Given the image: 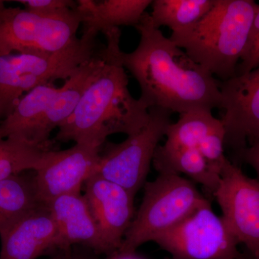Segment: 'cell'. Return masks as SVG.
Returning a JSON list of instances; mask_svg holds the SVG:
<instances>
[{
	"instance_id": "obj_21",
	"label": "cell",
	"mask_w": 259,
	"mask_h": 259,
	"mask_svg": "<svg viewBox=\"0 0 259 259\" xmlns=\"http://www.w3.org/2000/svg\"><path fill=\"white\" fill-rule=\"evenodd\" d=\"M214 3V0H152L150 17L155 28L165 26L176 31L198 21Z\"/></svg>"
},
{
	"instance_id": "obj_13",
	"label": "cell",
	"mask_w": 259,
	"mask_h": 259,
	"mask_svg": "<svg viewBox=\"0 0 259 259\" xmlns=\"http://www.w3.org/2000/svg\"><path fill=\"white\" fill-rule=\"evenodd\" d=\"M58 229L56 248L66 252L81 244L97 253L110 255L88 201L81 192L59 196L46 204Z\"/></svg>"
},
{
	"instance_id": "obj_19",
	"label": "cell",
	"mask_w": 259,
	"mask_h": 259,
	"mask_svg": "<svg viewBox=\"0 0 259 259\" xmlns=\"http://www.w3.org/2000/svg\"><path fill=\"white\" fill-rule=\"evenodd\" d=\"M40 204L34 176L23 172L0 181V236Z\"/></svg>"
},
{
	"instance_id": "obj_8",
	"label": "cell",
	"mask_w": 259,
	"mask_h": 259,
	"mask_svg": "<svg viewBox=\"0 0 259 259\" xmlns=\"http://www.w3.org/2000/svg\"><path fill=\"white\" fill-rule=\"evenodd\" d=\"M175 259H243L238 243L209 200L153 241Z\"/></svg>"
},
{
	"instance_id": "obj_27",
	"label": "cell",
	"mask_w": 259,
	"mask_h": 259,
	"mask_svg": "<svg viewBox=\"0 0 259 259\" xmlns=\"http://www.w3.org/2000/svg\"><path fill=\"white\" fill-rule=\"evenodd\" d=\"M64 259H91L79 253H74L71 249L64 252Z\"/></svg>"
},
{
	"instance_id": "obj_2",
	"label": "cell",
	"mask_w": 259,
	"mask_h": 259,
	"mask_svg": "<svg viewBox=\"0 0 259 259\" xmlns=\"http://www.w3.org/2000/svg\"><path fill=\"white\" fill-rule=\"evenodd\" d=\"M103 63L72 115L59 127L55 140L102 146L115 134H134L147 123L148 109L130 93L122 64L120 28L104 32Z\"/></svg>"
},
{
	"instance_id": "obj_30",
	"label": "cell",
	"mask_w": 259,
	"mask_h": 259,
	"mask_svg": "<svg viewBox=\"0 0 259 259\" xmlns=\"http://www.w3.org/2000/svg\"><path fill=\"white\" fill-rule=\"evenodd\" d=\"M243 259H244V258H243ZM248 259H253V258H252L250 256V258H248Z\"/></svg>"
},
{
	"instance_id": "obj_6",
	"label": "cell",
	"mask_w": 259,
	"mask_h": 259,
	"mask_svg": "<svg viewBox=\"0 0 259 259\" xmlns=\"http://www.w3.org/2000/svg\"><path fill=\"white\" fill-rule=\"evenodd\" d=\"M148 112L144 127L122 142L107 144L97 168V174L122 186L134 197L144 187L159 141L171 123L169 110L151 107Z\"/></svg>"
},
{
	"instance_id": "obj_29",
	"label": "cell",
	"mask_w": 259,
	"mask_h": 259,
	"mask_svg": "<svg viewBox=\"0 0 259 259\" xmlns=\"http://www.w3.org/2000/svg\"><path fill=\"white\" fill-rule=\"evenodd\" d=\"M166 259H175V258H172V257H171V258H167Z\"/></svg>"
},
{
	"instance_id": "obj_12",
	"label": "cell",
	"mask_w": 259,
	"mask_h": 259,
	"mask_svg": "<svg viewBox=\"0 0 259 259\" xmlns=\"http://www.w3.org/2000/svg\"><path fill=\"white\" fill-rule=\"evenodd\" d=\"M84 186L83 195L110 255L113 254L120 249L136 214L135 197L122 186L97 173Z\"/></svg>"
},
{
	"instance_id": "obj_25",
	"label": "cell",
	"mask_w": 259,
	"mask_h": 259,
	"mask_svg": "<svg viewBox=\"0 0 259 259\" xmlns=\"http://www.w3.org/2000/svg\"><path fill=\"white\" fill-rule=\"evenodd\" d=\"M240 158L253 167L259 180V139L250 144L240 154Z\"/></svg>"
},
{
	"instance_id": "obj_23",
	"label": "cell",
	"mask_w": 259,
	"mask_h": 259,
	"mask_svg": "<svg viewBox=\"0 0 259 259\" xmlns=\"http://www.w3.org/2000/svg\"><path fill=\"white\" fill-rule=\"evenodd\" d=\"M24 8L37 14L49 17L63 16L69 14L77 6L72 0H19Z\"/></svg>"
},
{
	"instance_id": "obj_24",
	"label": "cell",
	"mask_w": 259,
	"mask_h": 259,
	"mask_svg": "<svg viewBox=\"0 0 259 259\" xmlns=\"http://www.w3.org/2000/svg\"><path fill=\"white\" fill-rule=\"evenodd\" d=\"M259 67V8L255 14L248 44L237 66L236 76L246 74Z\"/></svg>"
},
{
	"instance_id": "obj_14",
	"label": "cell",
	"mask_w": 259,
	"mask_h": 259,
	"mask_svg": "<svg viewBox=\"0 0 259 259\" xmlns=\"http://www.w3.org/2000/svg\"><path fill=\"white\" fill-rule=\"evenodd\" d=\"M58 229L46 204L25 214L0 236V259H37L57 250Z\"/></svg>"
},
{
	"instance_id": "obj_28",
	"label": "cell",
	"mask_w": 259,
	"mask_h": 259,
	"mask_svg": "<svg viewBox=\"0 0 259 259\" xmlns=\"http://www.w3.org/2000/svg\"><path fill=\"white\" fill-rule=\"evenodd\" d=\"M49 259H64V252L59 251V253Z\"/></svg>"
},
{
	"instance_id": "obj_15",
	"label": "cell",
	"mask_w": 259,
	"mask_h": 259,
	"mask_svg": "<svg viewBox=\"0 0 259 259\" xmlns=\"http://www.w3.org/2000/svg\"><path fill=\"white\" fill-rule=\"evenodd\" d=\"M102 63L101 49L65 80L37 127L34 144L50 148L49 137L51 132L56 127L59 128L72 115L85 90L100 71Z\"/></svg>"
},
{
	"instance_id": "obj_5",
	"label": "cell",
	"mask_w": 259,
	"mask_h": 259,
	"mask_svg": "<svg viewBox=\"0 0 259 259\" xmlns=\"http://www.w3.org/2000/svg\"><path fill=\"white\" fill-rule=\"evenodd\" d=\"M139 210L126 233L120 253H134L139 247L153 242L194 212L208 199L192 181L174 174H158L146 182Z\"/></svg>"
},
{
	"instance_id": "obj_18",
	"label": "cell",
	"mask_w": 259,
	"mask_h": 259,
	"mask_svg": "<svg viewBox=\"0 0 259 259\" xmlns=\"http://www.w3.org/2000/svg\"><path fill=\"white\" fill-rule=\"evenodd\" d=\"M153 165L158 174L185 175L214 194L221 180L197 148H170L158 145Z\"/></svg>"
},
{
	"instance_id": "obj_11",
	"label": "cell",
	"mask_w": 259,
	"mask_h": 259,
	"mask_svg": "<svg viewBox=\"0 0 259 259\" xmlns=\"http://www.w3.org/2000/svg\"><path fill=\"white\" fill-rule=\"evenodd\" d=\"M225 146L237 156L259 139V67L220 81Z\"/></svg>"
},
{
	"instance_id": "obj_4",
	"label": "cell",
	"mask_w": 259,
	"mask_h": 259,
	"mask_svg": "<svg viewBox=\"0 0 259 259\" xmlns=\"http://www.w3.org/2000/svg\"><path fill=\"white\" fill-rule=\"evenodd\" d=\"M97 51L96 37L82 34L55 53L0 54V121L12 113L25 94L40 85L67 79Z\"/></svg>"
},
{
	"instance_id": "obj_22",
	"label": "cell",
	"mask_w": 259,
	"mask_h": 259,
	"mask_svg": "<svg viewBox=\"0 0 259 259\" xmlns=\"http://www.w3.org/2000/svg\"><path fill=\"white\" fill-rule=\"evenodd\" d=\"M50 150L18 138L0 139V181L25 171H37Z\"/></svg>"
},
{
	"instance_id": "obj_26",
	"label": "cell",
	"mask_w": 259,
	"mask_h": 259,
	"mask_svg": "<svg viewBox=\"0 0 259 259\" xmlns=\"http://www.w3.org/2000/svg\"><path fill=\"white\" fill-rule=\"evenodd\" d=\"M107 259H142L137 256L134 253H120L118 252L113 253V254L108 255Z\"/></svg>"
},
{
	"instance_id": "obj_16",
	"label": "cell",
	"mask_w": 259,
	"mask_h": 259,
	"mask_svg": "<svg viewBox=\"0 0 259 259\" xmlns=\"http://www.w3.org/2000/svg\"><path fill=\"white\" fill-rule=\"evenodd\" d=\"M83 34L97 37L99 32L120 26L139 25L152 0H78Z\"/></svg>"
},
{
	"instance_id": "obj_1",
	"label": "cell",
	"mask_w": 259,
	"mask_h": 259,
	"mask_svg": "<svg viewBox=\"0 0 259 259\" xmlns=\"http://www.w3.org/2000/svg\"><path fill=\"white\" fill-rule=\"evenodd\" d=\"M140 41L122 52V64L141 89L139 100L149 110L160 107L179 115L194 110L221 109L220 81L155 28L148 13L135 27Z\"/></svg>"
},
{
	"instance_id": "obj_9",
	"label": "cell",
	"mask_w": 259,
	"mask_h": 259,
	"mask_svg": "<svg viewBox=\"0 0 259 259\" xmlns=\"http://www.w3.org/2000/svg\"><path fill=\"white\" fill-rule=\"evenodd\" d=\"M223 221L239 244L253 259H259V180L245 175L240 167L227 160L217 190Z\"/></svg>"
},
{
	"instance_id": "obj_20",
	"label": "cell",
	"mask_w": 259,
	"mask_h": 259,
	"mask_svg": "<svg viewBox=\"0 0 259 259\" xmlns=\"http://www.w3.org/2000/svg\"><path fill=\"white\" fill-rule=\"evenodd\" d=\"M225 132L222 121L212 111L194 110L180 115L175 123L167 129L163 146L170 148H197L209 136Z\"/></svg>"
},
{
	"instance_id": "obj_17",
	"label": "cell",
	"mask_w": 259,
	"mask_h": 259,
	"mask_svg": "<svg viewBox=\"0 0 259 259\" xmlns=\"http://www.w3.org/2000/svg\"><path fill=\"white\" fill-rule=\"evenodd\" d=\"M59 88L48 83L25 94L12 113L0 121V139L18 138L34 144L37 127Z\"/></svg>"
},
{
	"instance_id": "obj_10",
	"label": "cell",
	"mask_w": 259,
	"mask_h": 259,
	"mask_svg": "<svg viewBox=\"0 0 259 259\" xmlns=\"http://www.w3.org/2000/svg\"><path fill=\"white\" fill-rule=\"evenodd\" d=\"M102 146L76 143L64 151L51 150L34 175L40 203L70 193L81 192L86 181L97 173Z\"/></svg>"
},
{
	"instance_id": "obj_3",
	"label": "cell",
	"mask_w": 259,
	"mask_h": 259,
	"mask_svg": "<svg viewBox=\"0 0 259 259\" xmlns=\"http://www.w3.org/2000/svg\"><path fill=\"white\" fill-rule=\"evenodd\" d=\"M259 5L253 0H214L212 8L170 40L220 81L236 76Z\"/></svg>"
},
{
	"instance_id": "obj_7",
	"label": "cell",
	"mask_w": 259,
	"mask_h": 259,
	"mask_svg": "<svg viewBox=\"0 0 259 259\" xmlns=\"http://www.w3.org/2000/svg\"><path fill=\"white\" fill-rule=\"evenodd\" d=\"M81 24L76 8L63 16L49 17L6 7L0 0V54L63 50L78 38Z\"/></svg>"
}]
</instances>
